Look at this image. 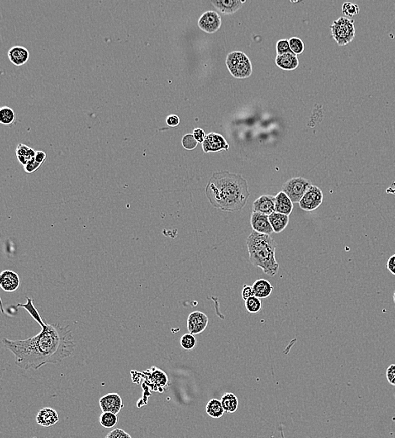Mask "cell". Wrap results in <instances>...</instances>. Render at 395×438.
Returning a JSON list of instances; mask_svg holds the SVG:
<instances>
[{
    "label": "cell",
    "instance_id": "obj_38",
    "mask_svg": "<svg viewBox=\"0 0 395 438\" xmlns=\"http://www.w3.org/2000/svg\"><path fill=\"white\" fill-rule=\"evenodd\" d=\"M386 376H387L388 383L393 386H395V364H392V365L388 367V369H387V373H386Z\"/></svg>",
    "mask_w": 395,
    "mask_h": 438
},
{
    "label": "cell",
    "instance_id": "obj_29",
    "mask_svg": "<svg viewBox=\"0 0 395 438\" xmlns=\"http://www.w3.org/2000/svg\"><path fill=\"white\" fill-rule=\"evenodd\" d=\"M244 306L246 308L248 312L250 314H257L261 310V300L259 299V297L253 296L244 302Z\"/></svg>",
    "mask_w": 395,
    "mask_h": 438
},
{
    "label": "cell",
    "instance_id": "obj_19",
    "mask_svg": "<svg viewBox=\"0 0 395 438\" xmlns=\"http://www.w3.org/2000/svg\"><path fill=\"white\" fill-rule=\"evenodd\" d=\"M276 64L282 70L292 71L298 68L299 60L297 55L293 53H287L282 55H277Z\"/></svg>",
    "mask_w": 395,
    "mask_h": 438
},
{
    "label": "cell",
    "instance_id": "obj_33",
    "mask_svg": "<svg viewBox=\"0 0 395 438\" xmlns=\"http://www.w3.org/2000/svg\"><path fill=\"white\" fill-rule=\"evenodd\" d=\"M182 144L185 149H187V150H193L198 145V142L196 140L194 136H193V134H187L182 138Z\"/></svg>",
    "mask_w": 395,
    "mask_h": 438
},
{
    "label": "cell",
    "instance_id": "obj_2",
    "mask_svg": "<svg viewBox=\"0 0 395 438\" xmlns=\"http://www.w3.org/2000/svg\"><path fill=\"white\" fill-rule=\"evenodd\" d=\"M206 195L212 207L223 212L241 211L249 199V185L240 174L229 171L214 173L206 187Z\"/></svg>",
    "mask_w": 395,
    "mask_h": 438
},
{
    "label": "cell",
    "instance_id": "obj_24",
    "mask_svg": "<svg viewBox=\"0 0 395 438\" xmlns=\"http://www.w3.org/2000/svg\"><path fill=\"white\" fill-rule=\"evenodd\" d=\"M222 406L225 412L234 413L239 408V400L234 393H227L222 396Z\"/></svg>",
    "mask_w": 395,
    "mask_h": 438
},
{
    "label": "cell",
    "instance_id": "obj_20",
    "mask_svg": "<svg viewBox=\"0 0 395 438\" xmlns=\"http://www.w3.org/2000/svg\"><path fill=\"white\" fill-rule=\"evenodd\" d=\"M275 212L290 216L293 211V202L285 192H280L276 195Z\"/></svg>",
    "mask_w": 395,
    "mask_h": 438
},
{
    "label": "cell",
    "instance_id": "obj_39",
    "mask_svg": "<svg viewBox=\"0 0 395 438\" xmlns=\"http://www.w3.org/2000/svg\"><path fill=\"white\" fill-rule=\"evenodd\" d=\"M192 134H193V136H194L196 140L198 142V144H202L205 139H206V133L201 128L194 129V131H193Z\"/></svg>",
    "mask_w": 395,
    "mask_h": 438
},
{
    "label": "cell",
    "instance_id": "obj_25",
    "mask_svg": "<svg viewBox=\"0 0 395 438\" xmlns=\"http://www.w3.org/2000/svg\"><path fill=\"white\" fill-rule=\"evenodd\" d=\"M206 413L212 418H220L224 414V410L222 406L221 401L216 399H211L206 405Z\"/></svg>",
    "mask_w": 395,
    "mask_h": 438
},
{
    "label": "cell",
    "instance_id": "obj_17",
    "mask_svg": "<svg viewBox=\"0 0 395 438\" xmlns=\"http://www.w3.org/2000/svg\"><path fill=\"white\" fill-rule=\"evenodd\" d=\"M7 55L10 62L18 67L27 63L30 58V53L27 48L22 46H14L8 51Z\"/></svg>",
    "mask_w": 395,
    "mask_h": 438
},
{
    "label": "cell",
    "instance_id": "obj_14",
    "mask_svg": "<svg viewBox=\"0 0 395 438\" xmlns=\"http://www.w3.org/2000/svg\"><path fill=\"white\" fill-rule=\"evenodd\" d=\"M250 224L254 231L259 234L272 235V233H274L270 223L269 216L267 215L262 214L259 212H252Z\"/></svg>",
    "mask_w": 395,
    "mask_h": 438
},
{
    "label": "cell",
    "instance_id": "obj_31",
    "mask_svg": "<svg viewBox=\"0 0 395 438\" xmlns=\"http://www.w3.org/2000/svg\"><path fill=\"white\" fill-rule=\"evenodd\" d=\"M360 11V9L358 7V5L353 4L352 2H345L342 5V13L345 15V17H347L350 19V17H353L355 15H358Z\"/></svg>",
    "mask_w": 395,
    "mask_h": 438
},
{
    "label": "cell",
    "instance_id": "obj_4",
    "mask_svg": "<svg viewBox=\"0 0 395 438\" xmlns=\"http://www.w3.org/2000/svg\"><path fill=\"white\" fill-rule=\"evenodd\" d=\"M225 63L229 73L234 78L244 79L250 77L253 73L251 62L243 52L234 51L229 53Z\"/></svg>",
    "mask_w": 395,
    "mask_h": 438
},
{
    "label": "cell",
    "instance_id": "obj_13",
    "mask_svg": "<svg viewBox=\"0 0 395 438\" xmlns=\"http://www.w3.org/2000/svg\"><path fill=\"white\" fill-rule=\"evenodd\" d=\"M20 286V279L16 272L5 270L0 274V287L6 292H14Z\"/></svg>",
    "mask_w": 395,
    "mask_h": 438
},
{
    "label": "cell",
    "instance_id": "obj_26",
    "mask_svg": "<svg viewBox=\"0 0 395 438\" xmlns=\"http://www.w3.org/2000/svg\"><path fill=\"white\" fill-rule=\"evenodd\" d=\"M26 300H27L26 303H25V304H18L16 308H24L25 310H27L28 313L31 315V317L41 326V328L44 327L46 325V323L43 321L42 318H41L40 314L38 312L36 308L34 306L33 300L29 297H26Z\"/></svg>",
    "mask_w": 395,
    "mask_h": 438
},
{
    "label": "cell",
    "instance_id": "obj_43",
    "mask_svg": "<svg viewBox=\"0 0 395 438\" xmlns=\"http://www.w3.org/2000/svg\"><path fill=\"white\" fill-rule=\"evenodd\" d=\"M393 302H394L395 303V292L394 293H393Z\"/></svg>",
    "mask_w": 395,
    "mask_h": 438
},
{
    "label": "cell",
    "instance_id": "obj_10",
    "mask_svg": "<svg viewBox=\"0 0 395 438\" xmlns=\"http://www.w3.org/2000/svg\"><path fill=\"white\" fill-rule=\"evenodd\" d=\"M202 149L204 153L208 154L211 152H219L221 150H229V145L226 139L221 134L216 133H210L206 134V139L202 143Z\"/></svg>",
    "mask_w": 395,
    "mask_h": 438
},
{
    "label": "cell",
    "instance_id": "obj_21",
    "mask_svg": "<svg viewBox=\"0 0 395 438\" xmlns=\"http://www.w3.org/2000/svg\"><path fill=\"white\" fill-rule=\"evenodd\" d=\"M252 287L254 290V297H259V299L267 298L273 292V287L267 280H257Z\"/></svg>",
    "mask_w": 395,
    "mask_h": 438
},
{
    "label": "cell",
    "instance_id": "obj_32",
    "mask_svg": "<svg viewBox=\"0 0 395 438\" xmlns=\"http://www.w3.org/2000/svg\"><path fill=\"white\" fill-rule=\"evenodd\" d=\"M290 48L292 50V53L298 55L302 54L304 51L305 46L304 43L300 38L292 37L289 39Z\"/></svg>",
    "mask_w": 395,
    "mask_h": 438
},
{
    "label": "cell",
    "instance_id": "obj_3",
    "mask_svg": "<svg viewBox=\"0 0 395 438\" xmlns=\"http://www.w3.org/2000/svg\"><path fill=\"white\" fill-rule=\"evenodd\" d=\"M249 260L254 267L262 269L265 274L274 277L279 270L276 259L277 243L271 235L253 231L246 240Z\"/></svg>",
    "mask_w": 395,
    "mask_h": 438
},
{
    "label": "cell",
    "instance_id": "obj_11",
    "mask_svg": "<svg viewBox=\"0 0 395 438\" xmlns=\"http://www.w3.org/2000/svg\"><path fill=\"white\" fill-rule=\"evenodd\" d=\"M99 404L103 412H112L116 415L123 409L124 406L121 396L116 393H107L102 396L99 401Z\"/></svg>",
    "mask_w": 395,
    "mask_h": 438
},
{
    "label": "cell",
    "instance_id": "obj_15",
    "mask_svg": "<svg viewBox=\"0 0 395 438\" xmlns=\"http://www.w3.org/2000/svg\"><path fill=\"white\" fill-rule=\"evenodd\" d=\"M276 198L271 195H262L253 203V212L270 216L275 212Z\"/></svg>",
    "mask_w": 395,
    "mask_h": 438
},
{
    "label": "cell",
    "instance_id": "obj_27",
    "mask_svg": "<svg viewBox=\"0 0 395 438\" xmlns=\"http://www.w3.org/2000/svg\"><path fill=\"white\" fill-rule=\"evenodd\" d=\"M99 422L104 428H113L118 422V417L117 415L112 412H102L99 418Z\"/></svg>",
    "mask_w": 395,
    "mask_h": 438
},
{
    "label": "cell",
    "instance_id": "obj_18",
    "mask_svg": "<svg viewBox=\"0 0 395 438\" xmlns=\"http://www.w3.org/2000/svg\"><path fill=\"white\" fill-rule=\"evenodd\" d=\"M59 416L57 411L50 407L40 409L36 416V422L38 425L44 427H50L58 423Z\"/></svg>",
    "mask_w": 395,
    "mask_h": 438
},
{
    "label": "cell",
    "instance_id": "obj_23",
    "mask_svg": "<svg viewBox=\"0 0 395 438\" xmlns=\"http://www.w3.org/2000/svg\"><path fill=\"white\" fill-rule=\"evenodd\" d=\"M36 152L25 144H20L16 148V156L18 160L25 167L28 163L35 159Z\"/></svg>",
    "mask_w": 395,
    "mask_h": 438
},
{
    "label": "cell",
    "instance_id": "obj_37",
    "mask_svg": "<svg viewBox=\"0 0 395 438\" xmlns=\"http://www.w3.org/2000/svg\"><path fill=\"white\" fill-rule=\"evenodd\" d=\"M241 294L242 298H243V300L245 302L246 300L249 299V298H250V297L254 296V290H253V287H252L251 286H249V285H244L243 289H242Z\"/></svg>",
    "mask_w": 395,
    "mask_h": 438
},
{
    "label": "cell",
    "instance_id": "obj_7",
    "mask_svg": "<svg viewBox=\"0 0 395 438\" xmlns=\"http://www.w3.org/2000/svg\"><path fill=\"white\" fill-rule=\"evenodd\" d=\"M323 199L324 195L321 189L312 185L300 201L299 206L305 212H313L320 207Z\"/></svg>",
    "mask_w": 395,
    "mask_h": 438
},
{
    "label": "cell",
    "instance_id": "obj_41",
    "mask_svg": "<svg viewBox=\"0 0 395 438\" xmlns=\"http://www.w3.org/2000/svg\"><path fill=\"white\" fill-rule=\"evenodd\" d=\"M387 268L393 276H395V254L392 255L388 259V262H387Z\"/></svg>",
    "mask_w": 395,
    "mask_h": 438
},
{
    "label": "cell",
    "instance_id": "obj_28",
    "mask_svg": "<svg viewBox=\"0 0 395 438\" xmlns=\"http://www.w3.org/2000/svg\"><path fill=\"white\" fill-rule=\"evenodd\" d=\"M15 112L13 109L8 106H3L0 110V123L3 125H11L15 121Z\"/></svg>",
    "mask_w": 395,
    "mask_h": 438
},
{
    "label": "cell",
    "instance_id": "obj_34",
    "mask_svg": "<svg viewBox=\"0 0 395 438\" xmlns=\"http://www.w3.org/2000/svg\"><path fill=\"white\" fill-rule=\"evenodd\" d=\"M277 55H282L287 53H292L291 48H290L289 40H280L277 41Z\"/></svg>",
    "mask_w": 395,
    "mask_h": 438
},
{
    "label": "cell",
    "instance_id": "obj_22",
    "mask_svg": "<svg viewBox=\"0 0 395 438\" xmlns=\"http://www.w3.org/2000/svg\"><path fill=\"white\" fill-rule=\"evenodd\" d=\"M269 220L274 233L279 234L281 232L283 231L288 225L289 216L275 212L272 214L270 215Z\"/></svg>",
    "mask_w": 395,
    "mask_h": 438
},
{
    "label": "cell",
    "instance_id": "obj_16",
    "mask_svg": "<svg viewBox=\"0 0 395 438\" xmlns=\"http://www.w3.org/2000/svg\"><path fill=\"white\" fill-rule=\"evenodd\" d=\"M211 3L222 14L232 15L242 7L245 0H211Z\"/></svg>",
    "mask_w": 395,
    "mask_h": 438
},
{
    "label": "cell",
    "instance_id": "obj_40",
    "mask_svg": "<svg viewBox=\"0 0 395 438\" xmlns=\"http://www.w3.org/2000/svg\"><path fill=\"white\" fill-rule=\"evenodd\" d=\"M166 123L170 127H177L180 124L179 116L177 115H169L166 119Z\"/></svg>",
    "mask_w": 395,
    "mask_h": 438
},
{
    "label": "cell",
    "instance_id": "obj_6",
    "mask_svg": "<svg viewBox=\"0 0 395 438\" xmlns=\"http://www.w3.org/2000/svg\"><path fill=\"white\" fill-rule=\"evenodd\" d=\"M311 186V182L304 177H292L285 182L282 189L293 203H299Z\"/></svg>",
    "mask_w": 395,
    "mask_h": 438
},
{
    "label": "cell",
    "instance_id": "obj_12",
    "mask_svg": "<svg viewBox=\"0 0 395 438\" xmlns=\"http://www.w3.org/2000/svg\"><path fill=\"white\" fill-rule=\"evenodd\" d=\"M145 373L148 375L149 380L151 381L153 390H154V392L164 393L169 383V378L166 373L155 367L147 370Z\"/></svg>",
    "mask_w": 395,
    "mask_h": 438
},
{
    "label": "cell",
    "instance_id": "obj_42",
    "mask_svg": "<svg viewBox=\"0 0 395 438\" xmlns=\"http://www.w3.org/2000/svg\"><path fill=\"white\" fill-rule=\"evenodd\" d=\"M46 157H47V154H46L45 152L36 151L35 157V161L39 164H42L45 161Z\"/></svg>",
    "mask_w": 395,
    "mask_h": 438
},
{
    "label": "cell",
    "instance_id": "obj_8",
    "mask_svg": "<svg viewBox=\"0 0 395 438\" xmlns=\"http://www.w3.org/2000/svg\"><path fill=\"white\" fill-rule=\"evenodd\" d=\"M222 20L218 13L209 10L203 13L198 20V26L204 32L214 34L220 29Z\"/></svg>",
    "mask_w": 395,
    "mask_h": 438
},
{
    "label": "cell",
    "instance_id": "obj_1",
    "mask_svg": "<svg viewBox=\"0 0 395 438\" xmlns=\"http://www.w3.org/2000/svg\"><path fill=\"white\" fill-rule=\"evenodd\" d=\"M3 345L13 353L19 368L37 370L48 363L63 362L75 350L72 330L59 324H46L42 330L27 340H11L4 338Z\"/></svg>",
    "mask_w": 395,
    "mask_h": 438
},
{
    "label": "cell",
    "instance_id": "obj_30",
    "mask_svg": "<svg viewBox=\"0 0 395 438\" xmlns=\"http://www.w3.org/2000/svg\"><path fill=\"white\" fill-rule=\"evenodd\" d=\"M180 343H181V346L184 350L192 351L197 345V339L195 337L194 335L188 333V334H185V335H182Z\"/></svg>",
    "mask_w": 395,
    "mask_h": 438
},
{
    "label": "cell",
    "instance_id": "obj_9",
    "mask_svg": "<svg viewBox=\"0 0 395 438\" xmlns=\"http://www.w3.org/2000/svg\"><path fill=\"white\" fill-rule=\"evenodd\" d=\"M209 319L206 314L201 311L191 313L187 318V330L192 335H199L206 330Z\"/></svg>",
    "mask_w": 395,
    "mask_h": 438
},
{
    "label": "cell",
    "instance_id": "obj_5",
    "mask_svg": "<svg viewBox=\"0 0 395 438\" xmlns=\"http://www.w3.org/2000/svg\"><path fill=\"white\" fill-rule=\"evenodd\" d=\"M330 30L335 42L341 47L348 45L355 37L354 21L345 16L335 20L330 26Z\"/></svg>",
    "mask_w": 395,
    "mask_h": 438
},
{
    "label": "cell",
    "instance_id": "obj_35",
    "mask_svg": "<svg viewBox=\"0 0 395 438\" xmlns=\"http://www.w3.org/2000/svg\"><path fill=\"white\" fill-rule=\"evenodd\" d=\"M105 438H133L130 434L121 429L116 428L109 432Z\"/></svg>",
    "mask_w": 395,
    "mask_h": 438
},
{
    "label": "cell",
    "instance_id": "obj_36",
    "mask_svg": "<svg viewBox=\"0 0 395 438\" xmlns=\"http://www.w3.org/2000/svg\"><path fill=\"white\" fill-rule=\"evenodd\" d=\"M41 165H42V164H39V163L35 161V159H34L24 167V169H25V173H27V174H32L34 172L36 171V170H37Z\"/></svg>",
    "mask_w": 395,
    "mask_h": 438
}]
</instances>
